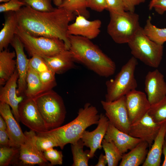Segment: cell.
Returning a JSON list of instances; mask_svg holds the SVG:
<instances>
[{"label": "cell", "instance_id": "44dd1931", "mask_svg": "<svg viewBox=\"0 0 166 166\" xmlns=\"http://www.w3.org/2000/svg\"><path fill=\"white\" fill-rule=\"evenodd\" d=\"M42 57L50 69L55 74L62 73L75 66V61L69 50H65L52 56Z\"/></svg>", "mask_w": 166, "mask_h": 166}, {"label": "cell", "instance_id": "ab89813d", "mask_svg": "<svg viewBox=\"0 0 166 166\" xmlns=\"http://www.w3.org/2000/svg\"><path fill=\"white\" fill-rule=\"evenodd\" d=\"M106 9L110 11L122 12L125 11L122 0H105Z\"/></svg>", "mask_w": 166, "mask_h": 166}, {"label": "cell", "instance_id": "816d5d0a", "mask_svg": "<svg viewBox=\"0 0 166 166\" xmlns=\"http://www.w3.org/2000/svg\"><path fill=\"white\" fill-rule=\"evenodd\" d=\"M21 0V1H23V0Z\"/></svg>", "mask_w": 166, "mask_h": 166}, {"label": "cell", "instance_id": "ba28073f", "mask_svg": "<svg viewBox=\"0 0 166 166\" xmlns=\"http://www.w3.org/2000/svg\"><path fill=\"white\" fill-rule=\"evenodd\" d=\"M29 55L42 57L54 56L67 49L64 42L56 38L32 36L18 26L15 32Z\"/></svg>", "mask_w": 166, "mask_h": 166}, {"label": "cell", "instance_id": "5bb4252c", "mask_svg": "<svg viewBox=\"0 0 166 166\" xmlns=\"http://www.w3.org/2000/svg\"><path fill=\"white\" fill-rule=\"evenodd\" d=\"M144 90L151 105L158 103L166 96V82L164 75L158 69L148 73L144 80Z\"/></svg>", "mask_w": 166, "mask_h": 166}, {"label": "cell", "instance_id": "2e32d148", "mask_svg": "<svg viewBox=\"0 0 166 166\" xmlns=\"http://www.w3.org/2000/svg\"><path fill=\"white\" fill-rule=\"evenodd\" d=\"M101 22L100 20H89L85 17L76 16L75 21L69 25L68 35L78 36L90 40L97 37L100 32Z\"/></svg>", "mask_w": 166, "mask_h": 166}, {"label": "cell", "instance_id": "1f68e13d", "mask_svg": "<svg viewBox=\"0 0 166 166\" xmlns=\"http://www.w3.org/2000/svg\"><path fill=\"white\" fill-rule=\"evenodd\" d=\"M19 148L1 146L0 166H7L10 163L15 156L19 152Z\"/></svg>", "mask_w": 166, "mask_h": 166}, {"label": "cell", "instance_id": "f1b7e54d", "mask_svg": "<svg viewBox=\"0 0 166 166\" xmlns=\"http://www.w3.org/2000/svg\"><path fill=\"white\" fill-rule=\"evenodd\" d=\"M143 29L145 34L152 40L163 45L166 42V28H160L153 25L151 22V18L149 16Z\"/></svg>", "mask_w": 166, "mask_h": 166}, {"label": "cell", "instance_id": "cb8c5ba5", "mask_svg": "<svg viewBox=\"0 0 166 166\" xmlns=\"http://www.w3.org/2000/svg\"><path fill=\"white\" fill-rule=\"evenodd\" d=\"M15 51L7 49L0 51V85L5 84L14 74L16 69Z\"/></svg>", "mask_w": 166, "mask_h": 166}, {"label": "cell", "instance_id": "f907efd6", "mask_svg": "<svg viewBox=\"0 0 166 166\" xmlns=\"http://www.w3.org/2000/svg\"><path fill=\"white\" fill-rule=\"evenodd\" d=\"M165 139H166V131H165Z\"/></svg>", "mask_w": 166, "mask_h": 166}, {"label": "cell", "instance_id": "836d02e7", "mask_svg": "<svg viewBox=\"0 0 166 166\" xmlns=\"http://www.w3.org/2000/svg\"><path fill=\"white\" fill-rule=\"evenodd\" d=\"M45 92L52 89L57 85L54 73L49 70L38 73Z\"/></svg>", "mask_w": 166, "mask_h": 166}, {"label": "cell", "instance_id": "603a6c76", "mask_svg": "<svg viewBox=\"0 0 166 166\" xmlns=\"http://www.w3.org/2000/svg\"><path fill=\"white\" fill-rule=\"evenodd\" d=\"M149 148L148 143L141 141L127 153L122 155L120 166H139L143 164Z\"/></svg>", "mask_w": 166, "mask_h": 166}, {"label": "cell", "instance_id": "e575fe53", "mask_svg": "<svg viewBox=\"0 0 166 166\" xmlns=\"http://www.w3.org/2000/svg\"><path fill=\"white\" fill-rule=\"evenodd\" d=\"M36 143L38 148L42 152L50 148L58 147L56 141L52 138L39 134L36 135Z\"/></svg>", "mask_w": 166, "mask_h": 166}, {"label": "cell", "instance_id": "ee69618b", "mask_svg": "<svg viewBox=\"0 0 166 166\" xmlns=\"http://www.w3.org/2000/svg\"><path fill=\"white\" fill-rule=\"evenodd\" d=\"M107 164V160L105 155L101 154L99 158L97 163L95 166H105Z\"/></svg>", "mask_w": 166, "mask_h": 166}, {"label": "cell", "instance_id": "30bf717a", "mask_svg": "<svg viewBox=\"0 0 166 166\" xmlns=\"http://www.w3.org/2000/svg\"><path fill=\"white\" fill-rule=\"evenodd\" d=\"M101 103L109 122L118 129L128 133L131 124L125 96L112 101H101Z\"/></svg>", "mask_w": 166, "mask_h": 166}, {"label": "cell", "instance_id": "bcb514c9", "mask_svg": "<svg viewBox=\"0 0 166 166\" xmlns=\"http://www.w3.org/2000/svg\"><path fill=\"white\" fill-rule=\"evenodd\" d=\"M7 124L6 121L4 118L0 116V130H6Z\"/></svg>", "mask_w": 166, "mask_h": 166}, {"label": "cell", "instance_id": "5b68a950", "mask_svg": "<svg viewBox=\"0 0 166 166\" xmlns=\"http://www.w3.org/2000/svg\"><path fill=\"white\" fill-rule=\"evenodd\" d=\"M107 32L113 41L119 44L128 43L141 27L139 15L127 11L109 12Z\"/></svg>", "mask_w": 166, "mask_h": 166}, {"label": "cell", "instance_id": "6da1fadb", "mask_svg": "<svg viewBox=\"0 0 166 166\" xmlns=\"http://www.w3.org/2000/svg\"><path fill=\"white\" fill-rule=\"evenodd\" d=\"M15 13L20 28L33 36L60 38L69 50L67 31L70 22L75 18L74 14L60 7L50 12H40L27 5Z\"/></svg>", "mask_w": 166, "mask_h": 166}, {"label": "cell", "instance_id": "60d3db41", "mask_svg": "<svg viewBox=\"0 0 166 166\" xmlns=\"http://www.w3.org/2000/svg\"><path fill=\"white\" fill-rule=\"evenodd\" d=\"M146 0H122L125 11L134 12L135 7Z\"/></svg>", "mask_w": 166, "mask_h": 166}, {"label": "cell", "instance_id": "9a60e30c", "mask_svg": "<svg viewBox=\"0 0 166 166\" xmlns=\"http://www.w3.org/2000/svg\"><path fill=\"white\" fill-rule=\"evenodd\" d=\"M109 123L106 115L101 113L96 129L91 132L85 130L83 132L81 139L84 146L90 149L88 154L90 158L93 157L97 149L102 148V142L106 133Z\"/></svg>", "mask_w": 166, "mask_h": 166}, {"label": "cell", "instance_id": "83f0119b", "mask_svg": "<svg viewBox=\"0 0 166 166\" xmlns=\"http://www.w3.org/2000/svg\"><path fill=\"white\" fill-rule=\"evenodd\" d=\"M102 146L107 159L108 166H117L121 160L123 154L113 142L104 138L102 142Z\"/></svg>", "mask_w": 166, "mask_h": 166}, {"label": "cell", "instance_id": "681fc988", "mask_svg": "<svg viewBox=\"0 0 166 166\" xmlns=\"http://www.w3.org/2000/svg\"><path fill=\"white\" fill-rule=\"evenodd\" d=\"M10 0H0V2L5 3L8 2Z\"/></svg>", "mask_w": 166, "mask_h": 166}, {"label": "cell", "instance_id": "e0dca14e", "mask_svg": "<svg viewBox=\"0 0 166 166\" xmlns=\"http://www.w3.org/2000/svg\"><path fill=\"white\" fill-rule=\"evenodd\" d=\"M18 78V73L16 69L13 75L1 88L0 101L10 106L15 118L19 122L20 121L18 113V106L24 98L22 95L17 94V82Z\"/></svg>", "mask_w": 166, "mask_h": 166}, {"label": "cell", "instance_id": "9c48e42d", "mask_svg": "<svg viewBox=\"0 0 166 166\" xmlns=\"http://www.w3.org/2000/svg\"><path fill=\"white\" fill-rule=\"evenodd\" d=\"M18 113L20 121L30 130L37 133L49 130L33 97H26L24 99L19 105Z\"/></svg>", "mask_w": 166, "mask_h": 166}, {"label": "cell", "instance_id": "b9f144b4", "mask_svg": "<svg viewBox=\"0 0 166 166\" xmlns=\"http://www.w3.org/2000/svg\"><path fill=\"white\" fill-rule=\"evenodd\" d=\"M153 8L159 14H163L166 12V0H157L153 5Z\"/></svg>", "mask_w": 166, "mask_h": 166}, {"label": "cell", "instance_id": "4fadbf2b", "mask_svg": "<svg viewBox=\"0 0 166 166\" xmlns=\"http://www.w3.org/2000/svg\"><path fill=\"white\" fill-rule=\"evenodd\" d=\"M161 125L155 122L147 113L139 121L131 124L128 134L147 142L150 148Z\"/></svg>", "mask_w": 166, "mask_h": 166}, {"label": "cell", "instance_id": "f35d334b", "mask_svg": "<svg viewBox=\"0 0 166 166\" xmlns=\"http://www.w3.org/2000/svg\"><path fill=\"white\" fill-rule=\"evenodd\" d=\"M87 8L98 12H101L106 9L105 0H86Z\"/></svg>", "mask_w": 166, "mask_h": 166}, {"label": "cell", "instance_id": "277c9868", "mask_svg": "<svg viewBox=\"0 0 166 166\" xmlns=\"http://www.w3.org/2000/svg\"><path fill=\"white\" fill-rule=\"evenodd\" d=\"M49 130L61 126L64 122L66 110L61 97L52 89L33 97Z\"/></svg>", "mask_w": 166, "mask_h": 166}, {"label": "cell", "instance_id": "7a4b0ae2", "mask_svg": "<svg viewBox=\"0 0 166 166\" xmlns=\"http://www.w3.org/2000/svg\"><path fill=\"white\" fill-rule=\"evenodd\" d=\"M71 51L75 61L82 63L99 76L108 77L116 69L115 62L91 40L68 35Z\"/></svg>", "mask_w": 166, "mask_h": 166}, {"label": "cell", "instance_id": "d6986e66", "mask_svg": "<svg viewBox=\"0 0 166 166\" xmlns=\"http://www.w3.org/2000/svg\"><path fill=\"white\" fill-rule=\"evenodd\" d=\"M0 113L6 123V130L10 139V146L19 148L24 143L26 136L18 122L12 113L10 106L7 104L0 102Z\"/></svg>", "mask_w": 166, "mask_h": 166}, {"label": "cell", "instance_id": "484cf974", "mask_svg": "<svg viewBox=\"0 0 166 166\" xmlns=\"http://www.w3.org/2000/svg\"><path fill=\"white\" fill-rule=\"evenodd\" d=\"M26 97H34L45 92L38 73L29 66L26 79Z\"/></svg>", "mask_w": 166, "mask_h": 166}, {"label": "cell", "instance_id": "c3c4849f", "mask_svg": "<svg viewBox=\"0 0 166 166\" xmlns=\"http://www.w3.org/2000/svg\"><path fill=\"white\" fill-rule=\"evenodd\" d=\"M157 0H151L149 5V8L150 10H152L153 8V5L155 2Z\"/></svg>", "mask_w": 166, "mask_h": 166}, {"label": "cell", "instance_id": "52a82bcc", "mask_svg": "<svg viewBox=\"0 0 166 166\" xmlns=\"http://www.w3.org/2000/svg\"><path fill=\"white\" fill-rule=\"evenodd\" d=\"M137 64V59L132 57L122 66L114 79L107 81L105 101H114L136 89L137 83L135 72Z\"/></svg>", "mask_w": 166, "mask_h": 166}, {"label": "cell", "instance_id": "74e56055", "mask_svg": "<svg viewBox=\"0 0 166 166\" xmlns=\"http://www.w3.org/2000/svg\"><path fill=\"white\" fill-rule=\"evenodd\" d=\"M26 5L25 3L20 0H10L8 2L0 5V13L9 12H16L23 6Z\"/></svg>", "mask_w": 166, "mask_h": 166}, {"label": "cell", "instance_id": "4dcf8cb0", "mask_svg": "<svg viewBox=\"0 0 166 166\" xmlns=\"http://www.w3.org/2000/svg\"><path fill=\"white\" fill-rule=\"evenodd\" d=\"M148 113L157 124L161 125L166 123V96L158 103L151 105Z\"/></svg>", "mask_w": 166, "mask_h": 166}, {"label": "cell", "instance_id": "d6a6232c", "mask_svg": "<svg viewBox=\"0 0 166 166\" xmlns=\"http://www.w3.org/2000/svg\"><path fill=\"white\" fill-rule=\"evenodd\" d=\"M52 0H23L26 4L34 10L43 12H50L55 9L52 4Z\"/></svg>", "mask_w": 166, "mask_h": 166}, {"label": "cell", "instance_id": "ac0fdd59", "mask_svg": "<svg viewBox=\"0 0 166 166\" xmlns=\"http://www.w3.org/2000/svg\"><path fill=\"white\" fill-rule=\"evenodd\" d=\"M10 44L14 49L16 55V69L18 75L17 93L18 95H22L25 94L26 88V79L29 59L25 54L22 43L16 34Z\"/></svg>", "mask_w": 166, "mask_h": 166}, {"label": "cell", "instance_id": "8d00e7d4", "mask_svg": "<svg viewBox=\"0 0 166 166\" xmlns=\"http://www.w3.org/2000/svg\"><path fill=\"white\" fill-rule=\"evenodd\" d=\"M29 66L38 73L50 70L44 58L38 55H34L29 59Z\"/></svg>", "mask_w": 166, "mask_h": 166}, {"label": "cell", "instance_id": "d4e9b609", "mask_svg": "<svg viewBox=\"0 0 166 166\" xmlns=\"http://www.w3.org/2000/svg\"><path fill=\"white\" fill-rule=\"evenodd\" d=\"M3 26L0 32V51L7 49L15 35L18 26L16 13L7 12Z\"/></svg>", "mask_w": 166, "mask_h": 166}, {"label": "cell", "instance_id": "8992f818", "mask_svg": "<svg viewBox=\"0 0 166 166\" xmlns=\"http://www.w3.org/2000/svg\"><path fill=\"white\" fill-rule=\"evenodd\" d=\"M132 56L149 67L158 68L162 59L164 47L151 40L140 27L127 43Z\"/></svg>", "mask_w": 166, "mask_h": 166}, {"label": "cell", "instance_id": "f6af8a7d", "mask_svg": "<svg viewBox=\"0 0 166 166\" xmlns=\"http://www.w3.org/2000/svg\"><path fill=\"white\" fill-rule=\"evenodd\" d=\"M162 154L164 156V160L163 164H162V166H166V139H165L162 148Z\"/></svg>", "mask_w": 166, "mask_h": 166}, {"label": "cell", "instance_id": "7bdbcfd3", "mask_svg": "<svg viewBox=\"0 0 166 166\" xmlns=\"http://www.w3.org/2000/svg\"><path fill=\"white\" fill-rule=\"evenodd\" d=\"M1 146H10V140L6 130H0Z\"/></svg>", "mask_w": 166, "mask_h": 166}, {"label": "cell", "instance_id": "8fae6325", "mask_svg": "<svg viewBox=\"0 0 166 166\" xmlns=\"http://www.w3.org/2000/svg\"><path fill=\"white\" fill-rule=\"evenodd\" d=\"M24 133L26 138L19 148V159L23 164L28 165L45 166L48 161L43 152L38 148L36 143V132L31 130Z\"/></svg>", "mask_w": 166, "mask_h": 166}, {"label": "cell", "instance_id": "d590c367", "mask_svg": "<svg viewBox=\"0 0 166 166\" xmlns=\"http://www.w3.org/2000/svg\"><path fill=\"white\" fill-rule=\"evenodd\" d=\"M43 154L46 160L50 162L51 165L62 164L63 155L61 151H58L53 148L44 151Z\"/></svg>", "mask_w": 166, "mask_h": 166}, {"label": "cell", "instance_id": "4316f807", "mask_svg": "<svg viewBox=\"0 0 166 166\" xmlns=\"http://www.w3.org/2000/svg\"><path fill=\"white\" fill-rule=\"evenodd\" d=\"M84 145L80 139L76 142L71 144V147L73 156L72 166H88L90 159L88 156L89 151H84Z\"/></svg>", "mask_w": 166, "mask_h": 166}, {"label": "cell", "instance_id": "ffe728a7", "mask_svg": "<svg viewBox=\"0 0 166 166\" xmlns=\"http://www.w3.org/2000/svg\"><path fill=\"white\" fill-rule=\"evenodd\" d=\"M104 139L112 141L123 155L142 141L119 130L109 122Z\"/></svg>", "mask_w": 166, "mask_h": 166}, {"label": "cell", "instance_id": "3957f363", "mask_svg": "<svg viewBox=\"0 0 166 166\" xmlns=\"http://www.w3.org/2000/svg\"><path fill=\"white\" fill-rule=\"evenodd\" d=\"M96 108L87 103L80 109L77 117L69 123L63 126L37 133L50 137L57 143L58 146L63 149L68 144H73L81 139L87 128L97 124L100 115Z\"/></svg>", "mask_w": 166, "mask_h": 166}, {"label": "cell", "instance_id": "f546056e", "mask_svg": "<svg viewBox=\"0 0 166 166\" xmlns=\"http://www.w3.org/2000/svg\"><path fill=\"white\" fill-rule=\"evenodd\" d=\"M58 7L72 12L76 16L81 15L87 18L90 16L86 0H64Z\"/></svg>", "mask_w": 166, "mask_h": 166}, {"label": "cell", "instance_id": "7402d4cb", "mask_svg": "<svg viewBox=\"0 0 166 166\" xmlns=\"http://www.w3.org/2000/svg\"><path fill=\"white\" fill-rule=\"evenodd\" d=\"M166 129V123H165L161 124L158 133L150 148L142 166H160Z\"/></svg>", "mask_w": 166, "mask_h": 166}, {"label": "cell", "instance_id": "7c38bea8", "mask_svg": "<svg viewBox=\"0 0 166 166\" xmlns=\"http://www.w3.org/2000/svg\"><path fill=\"white\" fill-rule=\"evenodd\" d=\"M125 101L131 124L141 120L147 113L151 105L144 93L132 90L125 96Z\"/></svg>", "mask_w": 166, "mask_h": 166}, {"label": "cell", "instance_id": "7dc6e473", "mask_svg": "<svg viewBox=\"0 0 166 166\" xmlns=\"http://www.w3.org/2000/svg\"><path fill=\"white\" fill-rule=\"evenodd\" d=\"M64 0H52L54 4L57 7H59Z\"/></svg>", "mask_w": 166, "mask_h": 166}]
</instances>
